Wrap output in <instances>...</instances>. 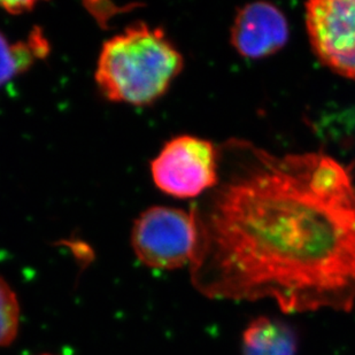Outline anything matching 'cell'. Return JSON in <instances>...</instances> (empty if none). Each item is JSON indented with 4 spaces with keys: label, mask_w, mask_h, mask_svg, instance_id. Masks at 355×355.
<instances>
[{
    "label": "cell",
    "mask_w": 355,
    "mask_h": 355,
    "mask_svg": "<svg viewBox=\"0 0 355 355\" xmlns=\"http://www.w3.org/2000/svg\"><path fill=\"white\" fill-rule=\"evenodd\" d=\"M288 24L282 10L270 3L257 1L241 7L236 14L230 40L237 53L248 59H261L284 47Z\"/></svg>",
    "instance_id": "8992f818"
},
{
    "label": "cell",
    "mask_w": 355,
    "mask_h": 355,
    "mask_svg": "<svg viewBox=\"0 0 355 355\" xmlns=\"http://www.w3.org/2000/svg\"><path fill=\"white\" fill-rule=\"evenodd\" d=\"M183 66L164 29L138 22L103 44L94 80L107 101L148 106L167 92Z\"/></svg>",
    "instance_id": "7a4b0ae2"
},
{
    "label": "cell",
    "mask_w": 355,
    "mask_h": 355,
    "mask_svg": "<svg viewBox=\"0 0 355 355\" xmlns=\"http://www.w3.org/2000/svg\"><path fill=\"white\" fill-rule=\"evenodd\" d=\"M44 355H49V354H44Z\"/></svg>",
    "instance_id": "8fae6325"
},
{
    "label": "cell",
    "mask_w": 355,
    "mask_h": 355,
    "mask_svg": "<svg viewBox=\"0 0 355 355\" xmlns=\"http://www.w3.org/2000/svg\"><path fill=\"white\" fill-rule=\"evenodd\" d=\"M155 187L171 197L195 198L218 182V151L214 144L182 135L164 144L151 162Z\"/></svg>",
    "instance_id": "277c9868"
},
{
    "label": "cell",
    "mask_w": 355,
    "mask_h": 355,
    "mask_svg": "<svg viewBox=\"0 0 355 355\" xmlns=\"http://www.w3.org/2000/svg\"><path fill=\"white\" fill-rule=\"evenodd\" d=\"M51 45L40 27H35L24 40L12 42L0 31V89L27 73L50 54Z\"/></svg>",
    "instance_id": "52a82bcc"
},
{
    "label": "cell",
    "mask_w": 355,
    "mask_h": 355,
    "mask_svg": "<svg viewBox=\"0 0 355 355\" xmlns=\"http://www.w3.org/2000/svg\"><path fill=\"white\" fill-rule=\"evenodd\" d=\"M248 164L199 213L192 284L211 299L275 300L286 313L355 305V183L322 152L276 155L244 143Z\"/></svg>",
    "instance_id": "6da1fadb"
},
{
    "label": "cell",
    "mask_w": 355,
    "mask_h": 355,
    "mask_svg": "<svg viewBox=\"0 0 355 355\" xmlns=\"http://www.w3.org/2000/svg\"><path fill=\"white\" fill-rule=\"evenodd\" d=\"M298 339L283 322L259 318L251 322L243 336L244 355H295Z\"/></svg>",
    "instance_id": "ba28073f"
},
{
    "label": "cell",
    "mask_w": 355,
    "mask_h": 355,
    "mask_svg": "<svg viewBox=\"0 0 355 355\" xmlns=\"http://www.w3.org/2000/svg\"><path fill=\"white\" fill-rule=\"evenodd\" d=\"M305 8L316 57L336 74L355 80V0H312Z\"/></svg>",
    "instance_id": "5b68a950"
},
{
    "label": "cell",
    "mask_w": 355,
    "mask_h": 355,
    "mask_svg": "<svg viewBox=\"0 0 355 355\" xmlns=\"http://www.w3.org/2000/svg\"><path fill=\"white\" fill-rule=\"evenodd\" d=\"M20 307L10 285L0 277V347L10 345L17 335Z\"/></svg>",
    "instance_id": "9c48e42d"
},
{
    "label": "cell",
    "mask_w": 355,
    "mask_h": 355,
    "mask_svg": "<svg viewBox=\"0 0 355 355\" xmlns=\"http://www.w3.org/2000/svg\"><path fill=\"white\" fill-rule=\"evenodd\" d=\"M37 5L35 1H0V7L7 13L13 14V15H20V14L27 13L34 10V7Z\"/></svg>",
    "instance_id": "30bf717a"
},
{
    "label": "cell",
    "mask_w": 355,
    "mask_h": 355,
    "mask_svg": "<svg viewBox=\"0 0 355 355\" xmlns=\"http://www.w3.org/2000/svg\"><path fill=\"white\" fill-rule=\"evenodd\" d=\"M198 239L197 211L155 206L135 221L131 245L143 265L173 270L191 263Z\"/></svg>",
    "instance_id": "3957f363"
}]
</instances>
